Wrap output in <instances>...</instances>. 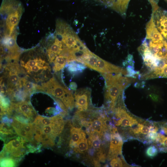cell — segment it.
<instances>
[{
	"mask_svg": "<svg viewBox=\"0 0 167 167\" xmlns=\"http://www.w3.org/2000/svg\"><path fill=\"white\" fill-rule=\"evenodd\" d=\"M91 91L90 88H80L75 91L74 94L75 105L80 111L87 110L91 98Z\"/></svg>",
	"mask_w": 167,
	"mask_h": 167,
	"instance_id": "9",
	"label": "cell"
},
{
	"mask_svg": "<svg viewBox=\"0 0 167 167\" xmlns=\"http://www.w3.org/2000/svg\"><path fill=\"white\" fill-rule=\"evenodd\" d=\"M158 30L167 40V11L160 8L152 11L151 16Z\"/></svg>",
	"mask_w": 167,
	"mask_h": 167,
	"instance_id": "10",
	"label": "cell"
},
{
	"mask_svg": "<svg viewBox=\"0 0 167 167\" xmlns=\"http://www.w3.org/2000/svg\"><path fill=\"white\" fill-rule=\"evenodd\" d=\"M101 137L98 134H94L89 135L88 139L89 145L92 147L94 150L96 149L98 151L102 150L101 148Z\"/></svg>",
	"mask_w": 167,
	"mask_h": 167,
	"instance_id": "17",
	"label": "cell"
},
{
	"mask_svg": "<svg viewBox=\"0 0 167 167\" xmlns=\"http://www.w3.org/2000/svg\"><path fill=\"white\" fill-rule=\"evenodd\" d=\"M11 109L12 111L22 114L31 122L34 121L37 116V113L30 101L18 102L11 101Z\"/></svg>",
	"mask_w": 167,
	"mask_h": 167,
	"instance_id": "8",
	"label": "cell"
},
{
	"mask_svg": "<svg viewBox=\"0 0 167 167\" xmlns=\"http://www.w3.org/2000/svg\"><path fill=\"white\" fill-rule=\"evenodd\" d=\"M115 116L116 118H119L129 117L130 115L124 109L121 107H118L115 109Z\"/></svg>",
	"mask_w": 167,
	"mask_h": 167,
	"instance_id": "26",
	"label": "cell"
},
{
	"mask_svg": "<svg viewBox=\"0 0 167 167\" xmlns=\"http://www.w3.org/2000/svg\"><path fill=\"white\" fill-rule=\"evenodd\" d=\"M70 88L71 89L73 90H75L77 88V85L74 82L71 83L70 85Z\"/></svg>",
	"mask_w": 167,
	"mask_h": 167,
	"instance_id": "33",
	"label": "cell"
},
{
	"mask_svg": "<svg viewBox=\"0 0 167 167\" xmlns=\"http://www.w3.org/2000/svg\"><path fill=\"white\" fill-rule=\"evenodd\" d=\"M94 70L101 73H120L125 75L127 74L126 70L111 64L99 57Z\"/></svg>",
	"mask_w": 167,
	"mask_h": 167,
	"instance_id": "11",
	"label": "cell"
},
{
	"mask_svg": "<svg viewBox=\"0 0 167 167\" xmlns=\"http://www.w3.org/2000/svg\"><path fill=\"white\" fill-rule=\"evenodd\" d=\"M124 89L119 85L114 84L106 87L105 98L109 104L111 110L114 109L116 102L118 97L121 96Z\"/></svg>",
	"mask_w": 167,
	"mask_h": 167,
	"instance_id": "13",
	"label": "cell"
},
{
	"mask_svg": "<svg viewBox=\"0 0 167 167\" xmlns=\"http://www.w3.org/2000/svg\"><path fill=\"white\" fill-rule=\"evenodd\" d=\"M33 123L34 133L43 134L54 141L63 131L65 125L62 116L60 114L52 117L37 115Z\"/></svg>",
	"mask_w": 167,
	"mask_h": 167,
	"instance_id": "1",
	"label": "cell"
},
{
	"mask_svg": "<svg viewBox=\"0 0 167 167\" xmlns=\"http://www.w3.org/2000/svg\"><path fill=\"white\" fill-rule=\"evenodd\" d=\"M64 44L55 39L54 42L48 48L47 51L53 53L57 56L59 55L64 47Z\"/></svg>",
	"mask_w": 167,
	"mask_h": 167,
	"instance_id": "23",
	"label": "cell"
},
{
	"mask_svg": "<svg viewBox=\"0 0 167 167\" xmlns=\"http://www.w3.org/2000/svg\"><path fill=\"white\" fill-rule=\"evenodd\" d=\"M158 131V128L155 126H151L149 128V132L156 133Z\"/></svg>",
	"mask_w": 167,
	"mask_h": 167,
	"instance_id": "32",
	"label": "cell"
},
{
	"mask_svg": "<svg viewBox=\"0 0 167 167\" xmlns=\"http://www.w3.org/2000/svg\"><path fill=\"white\" fill-rule=\"evenodd\" d=\"M158 150L156 146L151 145L148 147L146 150V154L148 157L153 158L157 154Z\"/></svg>",
	"mask_w": 167,
	"mask_h": 167,
	"instance_id": "25",
	"label": "cell"
},
{
	"mask_svg": "<svg viewBox=\"0 0 167 167\" xmlns=\"http://www.w3.org/2000/svg\"><path fill=\"white\" fill-rule=\"evenodd\" d=\"M36 90L59 99L68 109L72 110L75 106L74 98L71 91L60 83L54 76L45 82L37 84Z\"/></svg>",
	"mask_w": 167,
	"mask_h": 167,
	"instance_id": "2",
	"label": "cell"
},
{
	"mask_svg": "<svg viewBox=\"0 0 167 167\" xmlns=\"http://www.w3.org/2000/svg\"><path fill=\"white\" fill-rule=\"evenodd\" d=\"M149 1L151 4L153 10L157 9L159 8L157 5L158 0H149Z\"/></svg>",
	"mask_w": 167,
	"mask_h": 167,
	"instance_id": "30",
	"label": "cell"
},
{
	"mask_svg": "<svg viewBox=\"0 0 167 167\" xmlns=\"http://www.w3.org/2000/svg\"><path fill=\"white\" fill-rule=\"evenodd\" d=\"M88 141L86 137H85L82 139L76 146L73 149L74 151L76 153H83L88 150Z\"/></svg>",
	"mask_w": 167,
	"mask_h": 167,
	"instance_id": "21",
	"label": "cell"
},
{
	"mask_svg": "<svg viewBox=\"0 0 167 167\" xmlns=\"http://www.w3.org/2000/svg\"><path fill=\"white\" fill-rule=\"evenodd\" d=\"M108 6L111 7L117 0H96Z\"/></svg>",
	"mask_w": 167,
	"mask_h": 167,
	"instance_id": "29",
	"label": "cell"
},
{
	"mask_svg": "<svg viewBox=\"0 0 167 167\" xmlns=\"http://www.w3.org/2000/svg\"><path fill=\"white\" fill-rule=\"evenodd\" d=\"M13 119L11 125L17 135L28 142H33L34 140L33 123L31 122L28 123H23Z\"/></svg>",
	"mask_w": 167,
	"mask_h": 167,
	"instance_id": "7",
	"label": "cell"
},
{
	"mask_svg": "<svg viewBox=\"0 0 167 167\" xmlns=\"http://www.w3.org/2000/svg\"><path fill=\"white\" fill-rule=\"evenodd\" d=\"M23 11L21 2L15 0L7 1L1 6V13H9L6 19L7 35H11L19 22Z\"/></svg>",
	"mask_w": 167,
	"mask_h": 167,
	"instance_id": "4",
	"label": "cell"
},
{
	"mask_svg": "<svg viewBox=\"0 0 167 167\" xmlns=\"http://www.w3.org/2000/svg\"><path fill=\"white\" fill-rule=\"evenodd\" d=\"M158 133L154 132H149L147 136V137L151 139V141H156L158 138Z\"/></svg>",
	"mask_w": 167,
	"mask_h": 167,
	"instance_id": "28",
	"label": "cell"
},
{
	"mask_svg": "<svg viewBox=\"0 0 167 167\" xmlns=\"http://www.w3.org/2000/svg\"><path fill=\"white\" fill-rule=\"evenodd\" d=\"M105 118L103 115L92 121L82 119L81 124L86 127V133L89 135L96 134L101 137L107 129Z\"/></svg>",
	"mask_w": 167,
	"mask_h": 167,
	"instance_id": "6",
	"label": "cell"
},
{
	"mask_svg": "<svg viewBox=\"0 0 167 167\" xmlns=\"http://www.w3.org/2000/svg\"><path fill=\"white\" fill-rule=\"evenodd\" d=\"M19 161L11 157L4 156L0 158V167H15Z\"/></svg>",
	"mask_w": 167,
	"mask_h": 167,
	"instance_id": "20",
	"label": "cell"
},
{
	"mask_svg": "<svg viewBox=\"0 0 167 167\" xmlns=\"http://www.w3.org/2000/svg\"><path fill=\"white\" fill-rule=\"evenodd\" d=\"M134 134H138L140 132L142 134H146L149 132V128L141 124H138L137 127L133 129Z\"/></svg>",
	"mask_w": 167,
	"mask_h": 167,
	"instance_id": "24",
	"label": "cell"
},
{
	"mask_svg": "<svg viewBox=\"0 0 167 167\" xmlns=\"http://www.w3.org/2000/svg\"><path fill=\"white\" fill-rule=\"evenodd\" d=\"M161 145L159 146V152H167V147L162 144L163 146H161Z\"/></svg>",
	"mask_w": 167,
	"mask_h": 167,
	"instance_id": "31",
	"label": "cell"
},
{
	"mask_svg": "<svg viewBox=\"0 0 167 167\" xmlns=\"http://www.w3.org/2000/svg\"><path fill=\"white\" fill-rule=\"evenodd\" d=\"M150 97L154 101H157L158 100V96L155 94H152L150 95Z\"/></svg>",
	"mask_w": 167,
	"mask_h": 167,
	"instance_id": "34",
	"label": "cell"
},
{
	"mask_svg": "<svg viewBox=\"0 0 167 167\" xmlns=\"http://www.w3.org/2000/svg\"><path fill=\"white\" fill-rule=\"evenodd\" d=\"M162 144L167 146V137H165L163 140Z\"/></svg>",
	"mask_w": 167,
	"mask_h": 167,
	"instance_id": "35",
	"label": "cell"
},
{
	"mask_svg": "<svg viewBox=\"0 0 167 167\" xmlns=\"http://www.w3.org/2000/svg\"><path fill=\"white\" fill-rule=\"evenodd\" d=\"M130 0H117L111 8L125 16L129 2Z\"/></svg>",
	"mask_w": 167,
	"mask_h": 167,
	"instance_id": "15",
	"label": "cell"
},
{
	"mask_svg": "<svg viewBox=\"0 0 167 167\" xmlns=\"http://www.w3.org/2000/svg\"><path fill=\"white\" fill-rule=\"evenodd\" d=\"M167 2V0H165Z\"/></svg>",
	"mask_w": 167,
	"mask_h": 167,
	"instance_id": "36",
	"label": "cell"
},
{
	"mask_svg": "<svg viewBox=\"0 0 167 167\" xmlns=\"http://www.w3.org/2000/svg\"><path fill=\"white\" fill-rule=\"evenodd\" d=\"M20 65L28 76L36 83L41 84L49 79L51 68L49 64L40 57L30 58L26 61L21 60Z\"/></svg>",
	"mask_w": 167,
	"mask_h": 167,
	"instance_id": "3",
	"label": "cell"
},
{
	"mask_svg": "<svg viewBox=\"0 0 167 167\" xmlns=\"http://www.w3.org/2000/svg\"><path fill=\"white\" fill-rule=\"evenodd\" d=\"M99 57L92 53L89 57L83 62L85 66L94 70Z\"/></svg>",
	"mask_w": 167,
	"mask_h": 167,
	"instance_id": "22",
	"label": "cell"
},
{
	"mask_svg": "<svg viewBox=\"0 0 167 167\" xmlns=\"http://www.w3.org/2000/svg\"><path fill=\"white\" fill-rule=\"evenodd\" d=\"M138 124L136 120L131 116L121 118L115 122L116 126L123 127L132 126Z\"/></svg>",
	"mask_w": 167,
	"mask_h": 167,
	"instance_id": "19",
	"label": "cell"
},
{
	"mask_svg": "<svg viewBox=\"0 0 167 167\" xmlns=\"http://www.w3.org/2000/svg\"><path fill=\"white\" fill-rule=\"evenodd\" d=\"M76 61H71L66 63L65 66L67 70L71 74H76L82 72L86 68L85 66L83 64L77 62Z\"/></svg>",
	"mask_w": 167,
	"mask_h": 167,
	"instance_id": "16",
	"label": "cell"
},
{
	"mask_svg": "<svg viewBox=\"0 0 167 167\" xmlns=\"http://www.w3.org/2000/svg\"><path fill=\"white\" fill-rule=\"evenodd\" d=\"M70 137L69 145L73 149L82 139L86 137V135L81 128L72 126L70 129Z\"/></svg>",
	"mask_w": 167,
	"mask_h": 167,
	"instance_id": "14",
	"label": "cell"
},
{
	"mask_svg": "<svg viewBox=\"0 0 167 167\" xmlns=\"http://www.w3.org/2000/svg\"><path fill=\"white\" fill-rule=\"evenodd\" d=\"M53 63V71L55 72H58L66 66L67 63V59L62 55L59 54L55 58Z\"/></svg>",
	"mask_w": 167,
	"mask_h": 167,
	"instance_id": "18",
	"label": "cell"
},
{
	"mask_svg": "<svg viewBox=\"0 0 167 167\" xmlns=\"http://www.w3.org/2000/svg\"><path fill=\"white\" fill-rule=\"evenodd\" d=\"M110 165L113 167H120L123 166V161L119 157H115L112 159L110 162Z\"/></svg>",
	"mask_w": 167,
	"mask_h": 167,
	"instance_id": "27",
	"label": "cell"
},
{
	"mask_svg": "<svg viewBox=\"0 0 167 167\" xmlns=\"http://www.w3.org/2000/svg\"><path fill=\"white\" fill-rule=\"evenodd\" d=\"M122 139L118 131L112 132L109 149L108 156L109 160H112L122 154L123 144Z\"/></svg>",
	"mask_w": 167,
	"mask_h": 167,
	"instance_id": "12",
	"label": "cell"
},
{
	"mask_svg": "<svg viewBox=\"0 0 167 167\" xmlns=\"http://www.w3.org/2000/svg\"><path fill=\"white\" fill-rule=\"evenodd\" d=\"M9 140L4 145L1 152L0 158L9 156L20 161L24 156L28 153L27 142H28L26 140L16 135Z\"/></svg>",
	"mask_w": 167,
	"mask_h": 167,
	"instance_id": "5",
	"label": "cell"
}]
</instances>
